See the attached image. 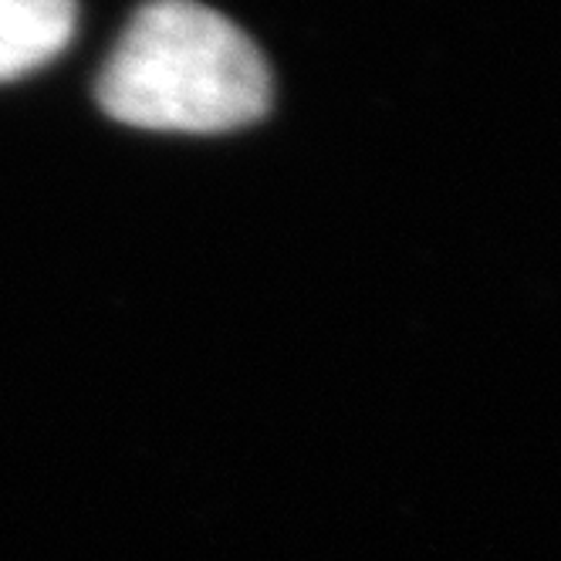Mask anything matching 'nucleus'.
<instances>
[{
	"instance_id": "obj_2",
	"label": "nucleus",
	"mask_w": 561,
	"mask_h": 561,
	"mask_svg": "<svg viewBox=\"0 0 561 561\" xmlns=\"http://www.w3.org/2000/svg\"><path fill=\"white\" fill-rule=\"evenodd\" d=\"M75 21V0H0V82H14L65 51Z\"/></svg>"
},
{
	"instance_id": "obj_1",
	"label": "nucleus",
	"mask_w": 561,
	"mask_h": 561,
	"mask_svg": "<svg viewBox=\"0 0 561 561\" xmlns=\"http://www.w3.org/2000/svg\"><path fill=\"white\" fill-rule=\"evenodd\" d=\"M99 105L156 133H230L271 108L257 45L196 0H149L99 75Z\"/></svg>"
}]
</instances>
